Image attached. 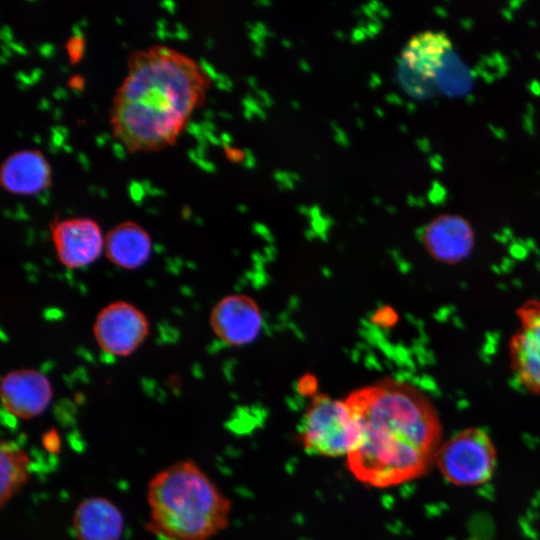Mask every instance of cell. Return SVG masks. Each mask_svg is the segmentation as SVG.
I'll use <instances>...</instances> for the list:
<instances>
[{
    "instance_id": "18",
    "label": "cell",
    "mask_w": 540,
    "mask_h": 540,
    "mask_svg": "<svg viewBox=\"0 0 540 540\" xmlns=\"http://www.w3.org/2000/svg\"><path fill=\"white\" fill-rule=\"evenodd\" d=\"M66 48L72 62L78 60L84 51L83 38L71 37L66 43Z\"/></svg>"
},
{
    "instance_id": "43",
    "label": "cell",
    "mask_w": 540,
    "mask_h": 540,
    "mask_svg": "<svg viewBox=\"0 0 540 540\" xmlns=\"http://www.w3.org/2000/svg\"><path fill=\"white\" fill-rule=\"evenodd\" d=\"M156 26L157 28H160V29H164L165 28V24H167V21L165 18L163 17H160L156 20Z\"/></svg>"
},
{
    "instance_id": "46",
    "label": "cell",
    "mask_w": 540,
    "mask_h": 540,
    "mask_svg": "<svg viewBox=\"0 0 540 540\" xmlns=\"http://www.w3.org/2000/svg\"><path fill=\"white\" fill-rule=\"evenodd\" d=\"M100 135L105 139V141H108L111 139V135L107 132H102Z\"/></svg>"
},
{
    "instance_id": "40",
    "label": "cell",
    "mask_w": 540,
    "mask_h": 540,
    "mask_svg": "<svg viewBox=\"0 0 540 540\" xmlns=\"http://www.w3.org/2000/svg\"><path fill=\"white\" fill-rule=\"evenodd\" d=\"M61 113H62V110L60 107L56 106L53 110H52V117L54 120H58L61 116Z\"/></svg>"
},
{
    "instance_id": "26",
    "label": "cell",
    "mask_w": 540,
    "mask_h": 540,
    "mask_svg": "<svg viewBox=\"0 0 540 540\" xmlns=\"http://www.w3.org/2000/svg\"><path fill=\"white\" fill-rule=\"evenodd\" d=\"M111 149L113 154L120 160L124 159L125 157V151L121 143L119 142H112L111 143Z\"/></svg>"
},
{
    "instance_id": "34",
    "label": "cell",
    "mask_w": 540,
    "mask_h": 540,
    "mask_svg": "<svg viewBox=\"0 0 540 540\" xmlns=\"http://www.w3.org/2000/svg\"><path fill=\"white\" fill-rule=\"evenodd\" d=\"M49 129H52V130H55L57 131L58 133H60L61 135H63L65 138L67 137L68 135V129L63 126V125H59V124H56V125H51L49 127Z\"/></svg>"
},
{
    "instance_id": "2",
    "label": "cell",
    "mask_w": 540,
    "mask_h": 540,
    "mask_svg": "<svg viewBox=\"0 0 540 540\" xmlns=\"http://www.w3.org/2000/svg\"><path fill=\"white\" fill-rule=\"evenodd\" d=\"M200 68L175 51L162 56L152 48L130 56L111 118L115 135L129 150L173 142L203 97L206 77Z\"/></svg>"
},
{
    "instance_id": "22",
    "label": "cell",
    "mask_w": 540,
    "mask_h": 540,
    "mask_svg": "<svg viewBox=\"0 0 540 540\" xmlns=\"http://www.w3.org/2000/svg\"><path fill=\"white\" fill-rule=\"evenodd\" d=\"M0 37L2 40V43L9 44L13 41V34L12 30L7 24H3L0 30Z\"/></svg>"
},
{
    "instance_id": "15",
    "label": "cell",
    "mask_w": 540,
    "mask_h": 540,
    "mask_svg": "<svg viewBox=\"0 0 540 540\" xmlns=\"http://www.w3.org/2000/svg\"><path fill=\"white\" fill-rule=\"evenodd\" d=\"M451 48L452 42L445 32H419L409 39L402 50L401 62L412 75L430 79L435 77Z\"/></svg>"
},
{
    "instance_id": "31",
    "label": "cell",
    "mask_w": 540,
    "mask_h": 540,
    "mask_svg": "<svg viewBox=\"0 0 540 540\" xmlns=\"http://www.w3.org/2000/svg\"><path fill=\"white\" fill-rule=\"evenodd\" d=\"M8 46L20 54H27L26 47L20 41H12Z\"/></svg>"
},
{
    "instance_id": "29",
    "label": "cell",
    "mask_w": 540,
    "mask_h": 540,
    "mask_svg": "<svg viewBox=\"0 0 540 540\" xmlns=\"http://www.w3.org/2000/svg\"><path fill=\"white\" fill-rule=\"evenodd\" d=\"M83 82L84 81L81 76L75 75L70 78V80L68 81V84L70 88H76V89L81 90V88L83 87Z\"/></svg>"
},
{
    "instance_id": "5",
    "label": "cell",
    "mask_w": 540,
    "mask_h": 540,
    "mask_svg": "<svg viewBox=\"0 0 540 540\" xmlns=\"http://www.w3.org/2000/svg\"><path fill=\"white\" fill-rule=\"evenodd\" d=\"M496 458V448L488 433L470 427L441 443L434 464L448 482L477 486L491 479Z\"/></svg>"
},
{
    "instance_id": "12",
    "label": "cell",
    "mask_w": 540,
    "mask_h": 540,
    "mask_svg": "<svg viewBox=\"0 0 540 540\" xmlns=\"http://www.w3.org/2000/svg\"><path fill=\"white\" fill-rule=\"evenodd\" d=\"M72 530L77 540H120L125 530V519L112 500L90 496L74 509Z\"/></svg>"
},
{
    "instance_id": "54",
    "label": "cell",
    "mask_w": 540,
    "mask_h": 540,
    "mask_svg": "<svg viewBox=\"0 0 540 540\" xmlns=\"http://www.w3.org/2000/svg\"><path fill=\"white\" fill-rule=\"evenodd\" d=\"M115 20L117 21L118 24L122 23V20L121 18H119V16H115Z\"/></svg>"
},
{
    "instance_id": "4",
    "label": "cell",
    "mask_w": 540,
    "mask_h": 540,
    "mask_svg": "<svg viewBox=\"0 0 540 540\" xmlns=\"http://www.w3.org/2000/svg\"><path fill=\"white\" fill-rule=\"evenodd\" d=\"M357 438V425L345 400L315 394L305 410L299 430V440L305 451L318 456L347 457Z\"/></svg>"
},
{
    "instance_id": "51",
    "label": "cell",
    "mask_w": 540,
    "mask_h": 540,
    "mask_svg": "<svg viewBox=\"0 0 540 540\" xmlns=\"http://www.w3.org/2000/svg\"><path fill=\"white\" fill-rule=\"evenodd\" d=\"M72 92L77 95V96H80L81 95V90L79 89H76V88H71Z\"/></svg>"
},
{
    "instance_id": "30",
    "label": "cell",
    "mask_w": 540,
    "mask_h": 540,
    "mask_svg": "<svg viewBox=\"0 0 540 540\" xmlns=\"http://www.w3.org/2000/svg\"><path fill=\"white\" fill-rule=\"evenodd\" d=\"M52 96L54 98H56V99L67 98L68 97V92L66 91L65 88H63L61 86H56L52 90Z\"/></svg>"
},
{
    "instance_id": "20",
    "label": "cell",
    "mask_w": 540,
    "mask_h": 540,
    "mask_svg": "<svg viewBox=\"0 0 540 540\" xmlns=\"http://www.w3.org/2000/svg\"><path fill=\"white\" fill-rule=\"evenodd\" d=\"M38 52L45 58H49L54 54L55 47L51 42H43L41 44L34 43Z\"/></svg>"
},
{
    "instance_id": "21",
    "label": "cell",
    "mask_w": 540,
    "mask_h": 540,
    "mask_svg": "<svg viewBox=\"0 0 540 540\" xmlns=\"http://www.w3.org/2000/svg\"><path fill=\"white\" fill-rule=\"evenodd\" d=\"M185 130L189 134H191V135H193L195 137L203 133V128H202L201 124H198V123L193 122V121L186 122Z\"/></svg>"
},
{
    "instance_id": "53",
    "label": "cell",
    "mask_w": 540,
    "mask_h": 540,
    "mask_svg": "<svg viewBox=\"0 0 540 540\" xmlns=\"http://www.w3.org/2000/svg\"><path fill=\"white\" fill-rule=\"evenodd\" d=\"M6 58H7V57H6L5 55L1 54V55H0V61H1V63H5V62H6Z\"/></svg>"
},
{
    "instance_id": "37",
    "label": "cell",
    "mask_w": 540,
    "mask_h": 540,
    "mask_svg": "<svg viewBox=\"0 0 540 540\" xmlns=\"http://www.w3.org/2000/svg\"><path fill=\"white\" fill-rule=\"evenodd\" d=\"M71 32L73 34V37L83 38V34L81 32L80 26L77 23L72 24Z\"/></svg>"
},
{
    "instance_id": "27",
    "label": "cell",
    "mask_w": 540,
    "mask_h": 540,
    "mask_svg": "<svg viewBox=\"0 0 540 540\" xmlns=\"http://www.w3.org/2000/svg\"><path fill=\"white\" fill-rule=\"evenodd\" d=\"M14 76L19 82H22V83H24L26 85H30V84L33 83L32 79L30 77V74H27L24 71H21V70L16 71L14 73Z\"/></svg>"
},
{
    "instance_id": "42",
    "label": "cell",
    "mask_w": 540,
    "mask_h": 540,
    "mask_svg": "<svg viewBox=\"0 0 540 540\" xmlns=\"http://www.w3.org/2000/svg\"><path fill=\"white\" fill-rule=\"evenodd\" d=\"M142 186L144 187L145 191L147 192L152 187V182L148 178H144L140 180Z\"/></svg>"
},
{
    "instance_id": "49",
    "label": "cell",
    "mask_w": 540,
    "mask_h": 540,
    "mask_svg": "<svg viewBox=\"0 0 540 540\" xmlns=\"http://www.w3.org/2000/svg\"><path fill=\"white\" fill-rule=\"evenodd\" d=\"M17 87H18L19 89H21V90H24V89L27 88V85L24 84V83H22V82H19V81H18V82H17Z\"/></svg>"
},
{
    "instance_id": "38",
    "label": "cell",
    "mask_w": 540,
    "mask_h": 540,
    "mask_svg": "<svg viewBox=\"0 0 540 540\" xmlns=\"http://www.w3.org/2000/svg\"><path fill=\"white\" fill-rule=\"evenodd\" d=\"M1 50H2L1 54L5 55L7 58L11 56V48L7 44L2 43Z\"/></svg>"
},
{
    "instance_id": "39",
    "label": "cell",
    "mask_w": 540,
    "mask_h": 540,
    "mask_svg": "<svg viewBox=\"0 0 540 540\" xmlns=\"http://www.w3.org/2000/svg\"><path fill=\"white\" fill-rule=\"evenodd\" d=\"M147 193L151 194V195H163L165 194V192L159 188H156L154 186H152L148 191Z\"/></svg>"
},
{
    "instance_id": "23",
    "label": "cell",
    "mask_w": 540,
    "mask_h": 540,
    "mask_svg": "<svg viewBox=\"0 0 540 540\" xmlns=\"http://www.w3.org/2000/svg\"><path fill=\"white\" fill-rule=\"evenodd\" d=\"M199 66L201 67V69L203 70V72L209 76L210 78L212 79H216L217 77V74L216 72L214 71V69L212 68V66L210 65L209 62H207L204 58H200L199 59Z\"/></svg>"
},
{
    "instance_id": "10",
    "label": "cell",
    "mask_w": 540,
    "mask_h": 540,
    "mask_svg": "<svg viewBox=\"0 0 540 540\" xmlns=\"http://www.w3.org/2000/svg\"><path fill=\"white\" fill-rule=\"evenodd\" d=\"M209 324L225 344L243 346L253 342L263 327V315L256 301L243 294L221 298L212 308Z\"/></svg>"
},
{
    "instance_id": "9",
    "label": "cell",
    "mask_w": 540,
    "mask_h": 540,
    "mask_svg": "<svg viewBox=\"0 0 540 540\" xmlns=\"http://www.w3.org/2000/svg\"><path fill=\"white\" fill-rule=\"evenodd\" d=\"M3 409L12 417L30 420L43 414L53 399V387L42 372L32 368L14 369L1 379Z\"/></svg>"
},
{
    "instance_id": "8",
    "label": "cell",
    "mask_w": 540,
    "mask_h": 540,
    "mask_svg": "<svg viewBox=\"0 0 540 540\" xmlns=\"http://www.w3.org/2000/svg\"><path fill=\"white\" fill-rule=\"evenodd\" d=\"M50 228L56 257L66 268L87 267L104 253L105 236L90 218L55 219Z\"/></svg>"
},
{
    "instance_id": "13",
    "label": "cell",
    "mask_w": 540,
    "mask_h": 540,
    "mask_svg": "<svg viewBox=\"0 0 540 540\" xmlns=\"http://www.w3.org/2000/svg\"><path fill=\"white\" fill-rule=\"evenodd\" d=\"M49 177V165L38 150L15 151L0 168L1 185L17 194H37L47 188Z\"/></svg>"
},
{
    "instance_id": "25",
    "label": "cell",
    "mask_w": 540,
    "mask_h": 540,
    "mask_svg": "<svg viewBox=\"0 0 540 540\" xmlns=\"http://www.w3.org/2000/svg\"><path fill=\"white\" fill-rule=\"evenodd\" d=\"M50 131V141L53 142L58 148L64 143L65 137L58 133L55 130L49 129Z\"/></svg>"
},
{
    "instance_id": "19",
    "label": "cell",
    "mask_w": 540,
    "mask_h": 540,
    "mask_svg": "<svg viewBox=\"0 0 540 540\" xmlns=\"http://www.w3.org/2000/svg\"><path fill=\"white\" fill-rule=\"evenodd\" d=\"M127 190L133 201L140 203L145 195V189L140 181L130 179L127 183Z\"/></svg>"
},
{
    "instance_id": "1",
    "label": "cell",
    "mask_w": 540,
    "mask_h": 540,
    "mask_svg": "<svg viewBox=\"0 0 540 540\" xmlns=\"http://www.w3.org/2000/svg\"><path fill=\"white\" fill-rule=\"evenodd\" d=\"M344 400L358 429L346 465L358 481L389 488L428 472L442 443V424L424 392L387 377Z\"/></svg>"
},
{
    "instance_id": "6",
    "label": "cell",
    "mask_w": 540,
    "mask_h": 540,
    "mask_svg": "<svg viewBox=\"0 0 540 540\" xmlns=\"http://www.w3.org/2000/svg\"><path fill=\"white\" fill-rule=\"evenodd\" d=\"M146 314L134 304L117 300L104 306L96 315L93 336L99 348L115 357L134 353L149 335Z\"/></svg>"
},
{
    "instance_id": "33",
    "label": "cell",
    "mask_w": 540,
    "mask_h": 540,
    "mask_svg": "<svg viewBox=\"0 0 540 540\" xmlns=\"http://www.w3.org/2000/svg\"><path fill=\"white\" fill-rule=\"evenodd\" d=\"M50 196V191L48 188L38 192L35 194V197L41 202V203H47Z\"/></svg>"
},
{
    "instance_id": "45",
    "label": "cell",
    "mask_w": 540,
    "mask_h": 540,
    "mask_svg": "<svg viewBox=\"0 0 540 540\" xmlns=\"http://www.w3.org/2000/svg\"><path fill=\"white\" fill-rule=\"evenodd\" d=\"M61 148L64 149L66 152H72L73 151V148L71 146H69L68 144H66L65 142L62 144Z\"/></svg>"
},
{
    "instance_id": "44",
    "label": "cell",
    "mask_w": 540,
    "mask_h": 540,
    "mask_svg": "<svg viewBox=\"0 0 540 540\" xmlns=\"http://www.w3.org/2000/svg\"><path fill=\"white\" fill-rule=\"evenodd\" d=\"M47 148L51 153H57L58 152V147L53 142H51L50 140L47 141Z\"/></svg>"
},
{
    "instance_id": "16",
    "label": "cell",
    "mask_w": 540,
    "mask_h": 540,
    "mask_svg": "<svg viewBox=\"0 0 540 540\" xmlns=\"http://www.w3.org/2000/svg\"><path fill=\"white\" fill-rule=\"evenodd\" d=\"M32 462L28 452L11 440L0 445V506L7 505L27 484Z\"/></svg>"
},
{
    "instance_id": "47",
    "label": "cell",
    "mask_w": 540,
    "mask_h": 540,
    "mask_svg": "<svg viewBox=\"0 0 540 540\" xmlns=\"http://www.w3.org/2000/svg\"><path fill=\"white\" fill-rule=\"evenodd\" d=\"M79 26H84L88 23V21L86 20V18H81L78 22H76Z\"/></svg>"
},
{
    "instance_id": "48",
    "label": "cell",
    "mask_w": 540,
    "mask_h": 540,
    "mask_svg": "<svg viewBox=\"0 0 540 540\" xmlns=\"http://www.w3.org/2000/svg\"><path fill=\"white\" fill-rule=\"evenodd\" d=\"M32 139L35 143H40L41 142V137L38 135V134H34L32 136Z\"/></svg>"
},
{
    "instance_id": "7",
    "label": "cell",
    "mask_w": 540,
    "mask_h": 540,
    "mask_svg": "<svg viewBox=\"0 0 540 540\" xmlns=\"http://www.w3.org/2000/svg\"><path fill=\"white\" fill-rule=\"evenodd\" d=\"M518 328L508 344L512 375L528 392L540 395V299H529L516 310Z\"/></svg>"
},
{
    "instance_id": "55",
    "label": "cell",
    "mask_w": 540,
    "mask_h": 540,
    "mask_svg": "<svg viewBox=\"0 0 540 540\" xmlns=\"http://www.w3.org/2000/svg\"><path fill=\"white\" fill-rule=\"evenodd\" d=\"M204 115H205V116H210V115H211V111H210V110H205V111H204Z\"/></svg>"
},
{
    "instance_id": "32",
    "label": "cell",
    "mask_w": 540,
    "mask_h": 540,
    "mask_svg": "<svg viewBox=\"0 0 540 540\" xmlns=\"http://www.w3.org/2000/svg\"><path fill=\"white\" fill-rule=\"evenodd\" d=\"M159 5L171 13L176 10V3L173 0H162L159 2Z\"/></svg>"
},
{
    "instance_id": "14",
    "label": "cell",
    "mask_w": 540,
    "mask_h": 540,
    "mask_svg": "<svg viewBox=\"0 0 540 540\" xmlns=\"http://www.w3.org/2000/svg\"><path fill=\"white\" fill-rule=\"evenodd\" d=\"M152 241L138 223L125 221L113 227L105 236L104 254L115 266L135 270L151 257Z\"/></svg>"
},
{
    "instance_id": "35",
    "label": "cell",
    "mask_w": 540,
    "mask_h": 540,
    "mask_svg": "<svg viewBox=\"0 0 540 540\" xmlns=\"http://www.w3.org/2000/svg\"><path fill=\"white\" fill-rule=\"evenodd\" d=\"M41 74H42V69L39 67H35L30 71V77L33 83L39 80Z\"/></svg>"
},
{
    "instance_id": "17",
    "label": "cell",
    "mask_w": 540,
    "mask_h": 540,
    "mask_svg": "<svg viewBox=\"0 0 540 540\" xmlns=\"http://www.w3.org/2000/svg\"><path fill=\"white\" fill-rule=\"evenodd\" d=\"M41 444L48 453L58 454L62 448V441L58 431L51 428L43 433Z\"/></svg>"
},
{
    "instance_id": "3",
    "label": "cell",
    "mask_w": 540,
    "mask_h": 540,
    "mask_svg": "<svg viewBox=\"0 0 540 540\" xmlns=\"http://www.w3.org/2000/svg\"><path fill=\"white\" fill-rule=\"evenodd\" d=\"M145 529L159 540H210L229 523L232 503L192 459L155 473L146 488Z\"/></svg>"
},
{
    "instance_id": "36",
    "label": "cell",
    "mask_w": 540,
    "mask_h": 540,
    "mask_svg": "<svg viewBox=\"0 0 540 540\" xmlns=\"http://www.w3.org/2000/svg\"><path fill=\"white\" fill-rule=\"evenodd\" d=\"M37 106L41 110H48L50 108V101L47 98L42 97L39 99Z\"/></svg>"
},
{
    "instance_id": "50",
    "label": "cell",
    "mask_w": 540,
    "mask_h": 540,
    "mask_svg": "<svg viewBox=\"0 0 540 540\" xmlns=\"http://www.w3.org/2000/svg\"><path fill=\"white\" fill-rule=\"evenodd\" d=\"M59 68L64 73L68 72V67L66 65H64V64L59 65Z\"/></svg>"
},
{
    "instance_id": "41",
    "label": "cell",
    "mask_w": 540,
    "mask_h": 540,
    "mask_svg": "<svg viewBox=\"0 0 540 540\" xmlns=\"http://www.w3.org/2000/svg\"><path fill=\"white\" fill-rule=\"evenodd\" d=\"M94 141L99 147L103 146L106 143L105 139L100 134L94 136Z\"/></svg>"
},
{
    "instance_id": "28",
    "label": "cell",
    "mask_w": 540,
    "mask_h": 540,
    "mask_svg": "<svg viewBox=\"0 0 540 540\" xmlns=\"http://www.w3.org/2000/svg\"><path fill=\"white\" fill-rule=\"evenodd\" d=\"M76 158L80 165L84 168V170L88 171L90 168V162L88 157L84 154L82 151H78L76 153Z\"/></svg>"
},
{
    "instance_id": "24",
    "label": "cell",
    "mask_w": 540,
    "mask_h": 540,
    "mask_svg": "<svg viewBox=\"0 0 540 540\" xmlns=\"http://www.w3.org/2000/svg\"><path fill=\"white\" fill-rule=\"evenodd\" d=\"M175 29L176 30L174 31V37L182 39V40H184V39H186L188 37L187 29L180 22L175 23Z\"/></svg>"
},
{
    "instance_id": "11",
    "label": "cell",
    "mask_w": 540,
    "mask_h": 540,
    "mask_svg": "<svg viewBox=\"0 0 540 540\" xmlns=\"http://www.w3.org/2000/svg\"><path fill=\"white\" fill-rule=\"evenodd\" d=\"M475 240L471 223L458 214L437 215L422 232L426 252L435 261L446 265H455L470 257Z\"/></svg>"
},
{
    "instance_id": "52",
    "label": "cell",
    "mask_w": 540,
    "mask_h": 540,
    "mask_svg": "<svg viewBox=\"0 0 540 540\" xmlns=\"http://www.w3.org/2000/svg\"><path fill=\"white\" fill-rule=\"evenodd\" d=\"M102 196H105L106 195V191L105 189L101 188V187H98V190H97Z\"/></svg>"
}]
</instances>
